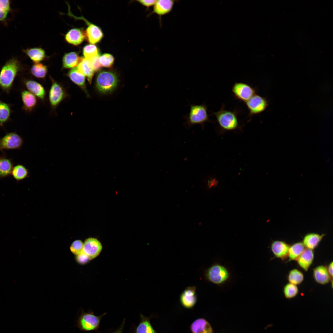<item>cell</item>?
I'll list each match as a JSON object with an SVG mask.
<instances>
[{
  "mask_svg": "<svg viewBox=\"0 0 333 333\" xmlns=\"http://www.w3.org/2000/svg\"><path fill=\"white\" fill-rule=\"evenodd\" d=\"M20 68L19 62L15 58L9 60L2 66L0 72V88L3 91L9 92Z\"/></svg>",
  "mask_w": 333,
  "mask_h": 333,
  "instance_id": "obj_1",
  "label": "cell"
},
{
  "mask_svg": "<svg viewBox=\"0 0 333 333\" xmlns=\"http://www.w3.org/2000/svg\"><path fill=\"white\" fill-rule=\"evenodd\" d=\"M209 116L207 106L205 104H191L189 113L184 117L186 120L184 124L188 128L196 124L200 125L204 128V123L211 121Z\"/></svg>",
  "mask_w": 333,
  "mask_h": 333,
  "instance_id": "obj_2",
  "label": "cell"
},
{
  "mask_svg": "<svg viewBox=\"0 0 333 333\" xmlns=\"http://www.w3.org/2000/svg\"><path fill=\"white\" fill-rule=\"evenodd\" d=\"M118 83V77L115 72L103 70L98 73L96 79L95 86L100 93L108 94L114 90L117 86Z\"/></svg>",
  "mask_w": 333,
  "mask_h": 333,
  "instance_id": "obj_3",
  "label": "cell"
},
{
  "mask_svg": "<svg viewBox=\"0 0 333 333\" xmlns=\"http://www.w3.org/2000/svg\"><path fill=\"white\" fill-rule=\"evenodd\" d=\"M204 276L209 282L220 286L229 280L230 274L225 266L216 263L212 265L205 270Z\"/></svg>",
  "mask_w": 333,
  "mask_h": 333,
  "instance_id": "obj_4",
  "label": "cell"
},
{
  "mask_svg": "<svg viewBox=\"0 0 333 333\" xmlns=\"http://www.w3.org/2000/svg\"><path fill=\"white\" fill-rule=\"evenodd\" d=\"M214 115L220 127L226 130H233L239 126L237 113L236 111H230L225 108L223 104L218 111L211 112Z\"/></svg>",
  "mask_w": 333,
  "mask_h": 333,
  "instance_id": "obj_5",
  "label": "cell"
},
{
  "mask_svg": "<svg viewBox=\"0 0 333 333\" xmlns=\"http://www.w3.org/2000/svg\"><path fill=\"white\" fill-rule=\"evenodd\" d=\"M106 314L98 316L92 311L86 312L83 310L77 320V326L80 330L84 331L97 330L101 318Z\"/></svg>",
  "mask_w": 333,
  "mask_h": 333,
  "instance_id": "obj_6",
  "label": "cell"
},
{
  "mask_svg": "<svg viewBox=\"0 0 333 333\" xmlns=\"http://www.w3.org/2000/svg\"><path fill=\"white\" fill-rule=\"evenodd\" d=\"M23 143V138L16 132L7 133L0 138V151L20 149Z\"/></svg>",
  "mask_w": 333,
  "mask_h": 333,
  "instance_id": "obj_7",
  "label": "cell"
},
{
  "mask_svg": "<svg viewBox=\"0 0 333 333\" xmlns=\"http://www.w3.org/2000/svg\"><path fill=\"white\" fill-rule=\"evenodd\" d=\"M256 88L243 82H236L232 88V92L235 98L245 102L256 94Z\"/></svg>",
  "mask_w": 333,
  "mask_h": 333,
  "instance_id": "obj_8",
  "label": "cell"
},
{
  "mask_svg": "<svg viewBox=\"0 0 333 333\" xmlns=\"http://www.w3.org/2000/svg\"><path fill=\"white\" fill-rule=\"evenodd\" d=\"M51 85L49 93L50 104L53 108H56L66 97V91L62 85L51 77Z\"/></svg>",
  "mask_w": 333,
  "mask_h": 333,
  "instance_id": "obj_9",
  "label": "cell"
},
{
  "mask_svg": "<svg viewBox=\"0 0 333 333\" xmlns=\"http://www.w3.org/2000/svg\"><path fill=\"white\" fill-rule=\"evenodd\" d=\"M245 103L249 112L248 116L250 117L261 113L268 105L265 98L256 94Z\"/></svg>",
  "mask_w": 333,
  "mask_h": 333,
  "instance_id": "obj_10",
  "label": "cell"
},
{
  "mask_svg": "<svg viewBox=\"0 0 333 333\" xmlns=\"http://www.w3.org/2000/svg\"><path fill=\"white\" fill-rule=\"evenodd\" d=\"M77 19L83 20L87 24L85 34L86 37L88 42L92 44H94L100 42L103 37V34L101 29L97 26L89 22L82 16L77 17L72 13L69 14Z\"/></svg>",
  "mask_w": 333,
  "mask_h": 333,
  "instance_id": "obj_11",
  "label": "cell"
},
{
  "mask_svg": "<svg viewBox=\"0 0 333 333\" xmlns=\"http://www.w3.org/2000/svg\"><path fill=\"white\" fill-rule=\"evenodd\" d=\"M102 249V245L98 240L95 238L89 237L84 241L83 252L91 260L98 256Z\"/></svg>",
  "mask_w": 333,
  "mask_h": 333,
  "instance_id": "obj_12",
  "label": "cell"
},
{
  "mask_svg": "<svg viewBox=\"0 0 333 333\" xmlns=\"http://www.w3.org/2000/svg\"><path fill=\"white\" fill-rule=\"evenodd\" d=\"M196 292V288L195 286L187 287L182 292L180 299L184 307L190 308L194 306L197 300Z\"/></svg>",
  "mask_w": 333,
  "mask_h": 333,
  "instance_id": "obj_13",
  "label": "cell"
},
{
  "mask_svg": "<svg viewBox=\"0 0 333 333\" xmlns=\"http://www.w3.org/2000/svg\"><path fill=\"white\" fill-rule=\"evenodd\" d=\"M175 1L172 0H158L154 6L151 14L154 13L158 15L160 23L161 17L170 13L172 10Z\"/></svg>",
  "mask_w": 333,
  "mask_h": 333,
  "instance_id": "obj_14",
  "label": "cell"
},
{
  "mask_svg": "<svg viewBox=\"0 0 333 333\" xmlns=\"http://www.w3.org/2000/svg\"><path fill=\"white\" fill-rule=\"evenodd\" d=\"M67 75L72 81L84 92L87 97H89L86 85L85 76L77 68H72L68 72Z\"/></svg>",
  "mask_w": 333,
  "mask_h": 333,
  "instance_id": "obj_15",
  "label": "cell"
},
{
  "mask_svg": "<svg viewBox=\"0 0 333 333\" xmlns=\"http://www.w3.org/2000/svg\"><path fill=\"white\" fill-rule=\"evenodd\" d=\"M290 246L284 241L276 240L272 243L271 249L275 257L284 260L288 257Z\"/></svg>",
  "mask_w": 333,
  "mask_h": 333,
  "instance_id": "obj_16",
  "label": "cell"
},
{
  "mask_svg": "<svg viewBox=\"0 0 333 333\" xmlns=\"http://www.w3.org/2000/svg\"><path fill=\"white\" fill-rule=\"evenodd\" d=\"M85 38V32L79 28L70 29L65 36V39L67 42L76 46L80 44Z\"/></svg>",
  "mask_w": 333,
  "mask_h": 333,
  "instance_id": "obj_17",
  "label": "cell"
},
{
  "mask_svg": "<svg viewBox=\"0 0 333 333\" xmlns=\"http://www.w3.org/2000/svg\"><path fill=\"white\" fill-rule=\"evenodd\" d=\"M14 162L3 152L0 156V178H5L11 175Z\"/></svg>",
  "mask_w": 333,
  "mask_h": 333,
  "instance_id": "obj_18",
  "label": "cell"
},
{
  "mask_svg": "<svg viewBox=\"0 0 333 333\" xmlns=\"http://www.w3.org/2000/svg\"><path fill=\"white\" fill-rule=\"evenodd\" d=\"M24 84L29 91L41 100H44L46 94L45 90L41 84L31 80H25Z\"/></svg>",
  "mask_w": 333,
  "mask_h": 333,
  "instance_id": "obj_19",
  "label": "cell"
},
{
  "mask_svg": "<svg viewBox=\"0 0 333 333\" xmlns=\"http://www.w3.org/2000/svg\"><path fill=\"white\" fill-rule=\"evenodd\" d=\"M21 97L23 109L28 112H31L37 104L36 97L28 91L24 90L22 92Z\"/></svg>",
  "mask_w": 333,
  "mask_h": 333,
  "instance_id": "obj_20",
  "label": "cell"
},
{
  "mask_svg": "<svg viewBox=\"0 0 333 333\" xmlns=\"http://www.w3.org/2000/svg\"><path fill=\"white\" fill-rule=\"evenodd\" d=\"M325 235L324 234L308 233L304 237L302 243L306 248L313 250L318 246Z\"/></svg>",
  "mask_w": 333,
  "mask_h": 333,
  "instance_id": "obj_21",
  "label": "cell"
},
{
  "mask_svg": "<svg viewBox=\"0 0 333 333\" xmlns=\"http://www.w3.org/2000/svg\"><path fill=\"white\" fill-rule=\"evenodd\" d=\"M313 277L318 283L325 285L329 282L331 277L327 268L324 265H319L313 269Z\"/></svg>",
  "mask_w": 333,
  "mask_h": 333,
  "instance_id": "obj_22",
  "label": "cell"
},
{
  "mask_svg": "<svg viewBox=\"0 0 333 333\" xmlns=\"http://www.w3.org/2000/svg\"><path fill=\"white\" fill-rule=\"evenodd\" d=\"M314 257L313 250L306 248L297 261L299 266L306 271L312 264Z\"/></svg>",
  "mask_w": 333,
  "mask_h": 333,
  "instance_id": "obj_23",
  "label": "cell"
},
{
  "mask_svg": "<svg viewBox=\"0 0 333 333\" xmlns=\"http://www.w3.org/2000/svg\"><path fill=\"white\" fill-rule=\"evenodd\" d=\"M191 329L193 333H213L209 323L202 318L195 321L191 325Z\"/></svg>",
  "mask_w": 333,
  "mask_h": 333,
  "instance_id": "obj_24",
  "label": "cell"
},
{
  "mask_svg": "<svg viewBox=\"0 0 333 333\" xmlns=\"http://www.w3.org/2000/svg\"><path fill=\"white\" fill-rule=\"evenodd\" d=\"M82 58L75 52L67 53L62 59L63 67L65 69L74 68L78 65Z\"/></svg>",
  "mask_w": 333,
  "mask_h": 333,
  "instance_id": "obj_25",
  "label": "cell"
},
{
  "mask_svg": "<svg viewBox=\"0 0 333 333\" xmlns=\"http://www.w3.org/2000/svg\"><path fill=\"white\" fill-rule=\"evenodd\" d=\"M77 68L86 77L88 82L91 84L95 71L89 61L85 58L83 57Z\"/></svg>",
  "mask_w": 333,
  "mask_h": 333,
  "instance_id": "obj_26",
  "label": "cell"
},
{
  "mask_svg": "<svg viewBox=\"0 0 333 333\" xmlns=\"http://www.w3.org/2000/svg\"><path fill=\"white\" fill-rule=\"evenodd\" d=\"M26 54L35 63H39L45 57V51L39 47L32 48L24 51Z\"/></svg>",
  "mask_w": 333,
  "mask_h": 333,
  "instance_id": "obj_27",
  "label": "cell"
},
{
  "mask_svg": "<svg viewBox=\"0 0 333 333\" xmlns=\"http://www.w3.org/2000/svg\"><path fill=\"white\" fill-rule=\"evenodd\" d=\"M302 242L295 243L290 246L288 257L289 261L297 260L305 249Z\"/></svg>",
  "mask_w": 333,
  "mask_h": 333,
  "instance_id": "obj_28",
  "label": "cell"
},
{
  "mask_svg": "<svg viewBox=\"0 0 333 333\" xmlns=\"http://www.w3.org/2000/svg\"><path fill=\"white\" fill-rule=\"evenodd\" d=\"M29 174L26 167L23 165L18 164L14 166L11 175L16 180L19 181L27 178Z\"/></svg>",
  "mask_w": 333,
  "mask_h": 333,
  "instance_id": "obj_29",
  "label": "cell"
},
{
  "mask_svg": "<svg viewBox=\"0 0 333 333\" xmlns=\"http://www.w3.org/2000/svg\"><path fill=\"white\" fill-rule=\"evenodd\" d=\"M11 113L10 105L0 101V127L3 126L9 120Z\"/></svg>",
  "mask_w": 333,
  "mask_h": 333,
  "instance_id": "obj_30",
  "label": "cell"
},
{
  "mask_svg": "<svg viewBox=\"0 0 333 333\" xmlns=\"http://www.w3.org/2000/svg\"><path fill=\"white\" fill-rule=\"evenodd\" d=\"M31 72L32 75L37 78L44 79L47 74V67L41 63H35L31 68Z\"/></svg>",
  "mask_w": 333,
  "mask_h": 333,
  "instance_id": "obj_31",
  "label": "cell"
},
{
  "mask_svg": "<svg viewBox=\"0 0 333 333\" xmlns=\"http://www.w3.org/2000/svg\"><path fill=\"white\" fill-rule=\"evenodd\" d=\"M137 327L135 333H156L148 319L143 316Z\"/></svg>",
  "mask_w": 333,
  "mask_h": 333,
  "instance_id": "obj_32",
  "label": "cell"
},
{
  "mask_svg": "<svg viewBox=\"0 0 333 333\" xmlns=\"http://www.w3.org/2000/svg\"><path fill=\"white\" fill-rule=\"evenodd\" d=\"M83 53L85 58L88 60L100 56L98 48L94 44H88L84 46L83 49Z\"/></svg>",
  "mask_w": 333,
  "mask_h": 333,
  "instance_id": "obj_33",
  "label": "cell"
},
{
  "mask_svg": "<svg viewBox=\"0 0 333 333\" xmlns=\"http://www.w3.org/2000/svg\"><path fill=\"white\" fill-rule=\"evenodd\" d=\"M288 279L289 283L297 285L301 283L304 280L302 273L297 269L291 270L289 273Z\"/></svg>",
  "mask_w": 333,
  "mask_h": 333,
  "instance_id": "obj_34",
  "label": "cell"
},
{
  "mask_svg": "<svg viewBox=\"0 0 333 333\" xmlns=\"http://www.w3.org/2000/svg\"><path fill=\"white\" fill-rule=\"evenodd\" d=\"M298 292L297 286L291 283H288L284 287L283 292L286 298L288 299L293 298L295 297Z\"/></svg>",
  "mask_w": 333,
  "mask_h": 333,
  "instance_id": "obj_35",
  "label": "cell"
},
{
  "mask_svg": "<svg viewBox=\"0 0 333 333\" xmlns=\"http://www.w3.org/2000/svg\"><path fill=\"white\" fill-rule=\"evenodd\" d=\"M99 61L101 67L110 68L114 62L113 56L109 53H104L99 57Z\"/></svg>",
  "mask_w": 333,
  "mask_h": 333,
  "instance_id": "obj_36",
  "label": "cell"
},
{
  "mask_svg": "<svg viewBox=\"0 0 333 333\" xmlns=\"http://www.w3.org/2000/svg\"><path fill=\"white\" fill-rule=\"evenodd\" d=\"M10 10V1L0 0V21L5 19Z\"/></svg>",
  "mask_w": 333,
  "mask_h": 333,
  "instance_id": "obj_37",
  "label": "cell"
},
{
  "mask_svg": "<svg viewBox=\"0 0 333 333\" xmlns=\"http://www.w3.org/2000/svg\"><path fill=\"white\" fill-rule=\"evenodd\" d=\"M84 243L80 240H76L74 241L70 246L71 252L76 255L80 254L83 251Z\"/></svg>",
  "mask_w": 333,
  "mask_h": 333,
  "instance_id": "obj_38",
  "label": "cell"
},
{
  "mask_svg": "<svg viewBox=\"0 0 333 333\" xmlns=\"http://www.w3.org/2000/svg\"><path fill=\"white\" fill-rule=\"evenodd\" d=\"M76 261L80 264H85L90 260L88 256L83 251L76 255Z\"/></svg>",
  "mask_w": 333,
  "mask_h": 333,
  "instance_id": "obj_39",
  "label": "cell"
},
{
  "mask_svg": "<svg viewBox=\"0 0 333 333\" xmlns=\"http://www.w3.org/2000/svg\"><path fill=\"white\" fill-rule=\"evenodd\" d=\"M99 56H98L88 60L94 71L99 70L102 67L99 61Z\"/></svg>",
  "mask_w": 333,
  "mask_h": 333,
  "instance_id": "obj_40",
  "label": "cell"
},
{
  "mask_svg": "<svg viewBox=\"0 0 333 333\" xmlns=\"http://www.w3.org/2000/svg\"><path fill=\"white\" fill-rule=\"evenodd\" d=\"M157 0H139L138 1L143 5L147 7L153 6L155 4Z\"/></svg>",
  "mask_w": 333,
  "mask_h": 333,
  "instance_id": "obj_41",
  "label": "cell"
},
{
  "mask_svg": "<svg viewBox=\"0 0 333 333\" xmlns=\"http://www.w3.org/2000/svg\"><path fill=\"white\" fill-rule=\"evenodd\" d=\"M333 262L332 261L329 265L327 268L328 272L331 277L332 278L333 277Z\"/></svg>",
  "mask_w": 333,
  "mask_h": 333,
  "instance_id": "obj_42",
  "label": "cell"
},
{
  "mask_svg": "<svg viewBox=\"0 0 333 333\" xmlns=\"http://www.w3.org/2000/svg\"><path fill=\"white\" fill-rule=\"evenodd\" d=\"M121 328H120L117 331H116V332H115L114 333H121Z\"/></svg>",
  "mask_w": 333,
  "mask_h": 333,
  "instance_id": "obj_43",
  "label": "cell"
}]
</instances>
